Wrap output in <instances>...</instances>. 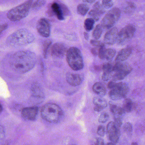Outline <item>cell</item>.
Wrapping results in <instances>:
<instances>
[{"label":"cell","mask_w":145,"mask_h":145,"mask_svg":"<svg viewBox=\"0 0 145 145\" xmlns=\"http://www.w3.org/2000/svg\"><path fill=\"white\" fill-rule=\"evenodd\" d=\"M99 49V47H96L93 48H92L91 49V51L92 53L93 54V55L94 56H96L98 54Z\"/></svg>","instance_id":"f35d334b"},{"label":"cell","mask_w":145,"mask_h":145,"mask_svg":"<svg viewBox=\"0 0 145 145\" xmlns=\"http://www.w3.org/2000/svg\"><path fill=\"white\" fill-rule=\"evenodd\" d=\"M121 15V11L118 8H114L110 10L105 15L101 21L103 29H110L117 22Z\"/></svg>","instance_id":"52a82bcc"},{"label":"cell","mask_w":145,"mask_h":145,"mask_svg":"<svg viewBox=\"0 0 145 145\" xmlns=\"http://www.w3.org/2000/svg\"><path fill=\"white\" fill-rule=\"evenodd\" d=\"M111 112L114 116V118H120L122 119L125 112L121 107L117 106L116 105H110Z\"/></svg>","instance_id":"ffe728a7"},{"label":"cell","mask_w":145,"mask_h":145,"mask_svg":"<svg viewBox=\"0 0 145 145\" xmlns=\"http://www.w3.org/2000/svg\"><path fill=\"white\" fill-rule=\"evenodd\" d=\"M3 111V107L0 104V113L2 112Z\"/></svg>","instance_id":"ee69618b"},{"label":"cell","mask_w":145,"mask_h":145,"mask_svg":"<svg viewBox=\"0 0 145 145\" xmlns=\"http://www.w3.org/2000/svg\"><path fill=\"white\" fill-rule=\"evenodd\" d=\"M51 8L53 13L60 20H64L65 15H67L69 14L67 7L62 3H54L51 6Z\"/></svg>","instance_id":"8fae6325"},{"label":"cell","mask_w":145,"mask_h":145,"mask_svg":"<svg viewBox=\"0 0 145 145\" xmlns=\"http://www.w3.org/2000/svg\"><path fill=\"white\" fill-rule=\"evenodd\" d=\"M120 128L115 122H110L107 125L106 132L108 138L114 144H117L119 141L121 135Z\"/></svg>","instance_id":"30bf717a"},{"label":"cell","mask_w":145,"mask_h":145,"mask_svg":"<svg viewBox=\"0 0 145 145\" xmlns=\"http://www.w3.org/2000/svg\"><path fill=\"white\" fill-rule=\"evenodd\" d=\"M96 0H83L84 2L88 3H93Z\"/></svg>","instance_id":"7bdbcfd3"},{"label":"cell","mask_w":145,"mask_h":145,"mask_svg":"<svg viewBox=\"0 0 145 145\" xmlns=\"http://www.w3.org/2000/svg\"><path fill=\"white\" fill-rule=\"evenodd\" d=\"M97 133L101 137H104L106 134L105 128L104 126L100 125L99 126L97 129Z\"/></svg>","instance_id":"e575fe53"},{"label":"cell","mask_w":145,"mask_h":145,"mask_svg":"<svg viewBox=\"0 0 145 145\" xmlns=\"http://www.w3.org/2000/svg\"><path fill=\"white\" fill-rule=\"evenodd\" d=\"M93 103L94 105V110L98 112L101 111L107 106L106 100L101 97H94L93 99Z\"/></svg>","instance_id":"e0dca14e"},{"label":"cell","mask_w":145,"mask_h":145,"mask_svg":"<svg viewBox=\"0 0 145 145\" xmlns=\"http://www.w3.org/2000/svg\"><path fill=\"white\" fill-rule=\"evenodd\" d=\"M113 65H114L111 63H107L103 65L102 70L104 72L102 76L103 81H108L112 76L113 75L112 69Z\"/></svg>","instance_id":"d6986e66"},{"label":"cell","mask_w":145,"mask_h":145,"mask_svg":"<svg viewBox=\"0 0 145 145\" xmlns=\"http://www.w3.org/2000/svg\"><path fill=\"white\" fill-rule=\"evenodd\" d=\"M5 137V133L2 126L0 125V143L3 140Z\"/></svg>","instance_id":"8d00e7d4"},{"label":"cell","mask_w":145,"mask_h":145,"mask_svg":"<svg viewBox=\"0 0 145 145\" xmlns=\"http://www.w3.org/2000/svg\"><path fill=\"white\" fill-rule=\"evenodd\" d=\"M136 28L133 24H129L123 28L117 35V42L119 45L125 44L127 42L133 38L135 34Z\"/></svg>","instance_id":"9c48e42d"},{"label":"cell","mask_w":145,"mask_h":145,"mask_svg":"<svg viewBox=\"0 0 145 145\" xmlns=\"http://www.w3.org/2000/svg\"><path fill=\"white\" fill-rule=\"evenodd\" d=\"M134 108V103L130 99H126L124 100L123 105V109L124 111L130 112Z\"/></svg>","instance_id":"7402d4cb"},{"label":"cell","mask_w":145,"mask_h":145,"mask_svg":"<svg viewBox=\"0 0 145 145\" xmlns=\"http://www.w3.org/2000/svg\"><path fill=\"white\" fill-rule=\"evenodd\" d=\"M95 145H105L104 140L100 138H98L95 139Z\"/></svg>","instance_id":"74e56055"},{"label":"cell","mask_w":145,"mask_h":145,"mask_svg":"<svg viewBox=\"0 0 145 145\" xmlns=\"http://www.w3.org/2000/svg\"><path fill=\"white\" fill-rule=\"evenodd\" d=\"M38 108L37 107H30L24 108L22 111V117L29 121H34L37 116Z\"/></svg>","instance_id":"9a60e30c"},{"label":"cell","mask_w":145,"mask_h":145,"mask_svg":"<svg viewBox=\"0 0 145 145\" xmlns=\"http://www.w3.org/2000/svg\"><path fill=\"white\" fill-rule=\"evenodd\" d=\"M132 52V48L130 47H127L121 50L115 58L117 62H122L129 57Z\"/></svg>","instance_id":"ac0fdd59"},{"label":"cell","mask_w":145,"mask_h":145,"mask_svg":"<svg viewBox=\"0 0 145 145\" xmlns=\"http://www.w3.org/2000/svg\"><path fill=\"white\" fill-rule=\"evenodd\" d=\"M52 44V41L50 40H47L45 41L43 45V54L44 57L46 58L47 55L48 51Z\"/></svg>","instance_id":"f546056e"},{"label":"cell","mask_w":145,"mask_h":145,"mask_svg":"<svg viewBox=\"0 0 145 145\" xmlns=\"http://www.w3.org/2000/svg\"><path fill=\"white\" fill-rule=\"evenodd\" d=\"M116 51L112 48L106 49L104 55V59L109 60L112 59L115 55Z\"/></svg>","instance_id":"484cf974"},{"label":"cell","mask_w":145,"mask_h":145,"mask_svg":"<svg viewBox=\"0 0 145 145\" xmlns=\"http://www.w3.org/2000/svg\"><path fill=\"white\" fill-rule=\"evenodd\" d=\"M133 70V68L127 63L117 62L113 65L112 79L115 82L123 80Z\"/></svg>","instance_id":"8992f818"},{"label":"cell","mask_w":145,"mask_h":145,"mask_svg":"<svg viewBox=\"0 0 145 145\" xmlns=\"http://www.w3.org/2000/svg\"><path fill=\"white\" fill-rule=\"evenodd\" d=\"M35 37L33 34L27 30L21 29L14 32L7 39V42L14 47L24 46L31 43Z\"/></svg>","instance_id":"3957f363"},{"label":"cell","mask_w":145,"mask_h":145,"mask_svg":"<svg viewBox=\"0 0 145 145\" xmlns=\"http://www.w3.org/2000/svg\"><path fill=\"white\" fill-rule=\"evenodd\" d=\"M89 10V7L85 3L79 4L77 7V12L78 14L84 16L87 13Z\"/></svg>","instance_id":"603a6c76"},{"label":"cell","mask_w":145,"mask_h":145,"mask_svg":"<svg viewBox=\"0 0 145 145\" xmlns=\"http://www.w3.org/2000/svg\"><path fill=\"white\" fill-rule=\"evenodd\" d=\"M118 30L117 27H112L106 33L104 42L108 45H113L117 42Z\"/></svg>","instance_id":"5bb4252c"},{"label":"cell","mask_w":145,"mask_h":145,"mask_svg":"<svg viewBox=\"0 0 145 145\" xmlns=\"http://www.w3.org/2000/svg\"><path fill=\"white\" fill-rule=\"evenodd\" d=\"M67 52L66 46L63 43H56L54 44L51 48V55L57 58L63 57Z\"/></svg>","instance_id":"4fadbf2b"},{"label":"cell","mask_w":145,"mask_h":145,"mask_svg":"<svg viewBox=\"0 0 145 145\" xmlns=\"http://www.w3.org/2000/svg\"><path fill=\"white\" fill-rule=\"evenodd\" d=\"M42 117L47 121L52 123L58 122L64 116V112L58 105L53 103L47 104L41 110Z\"/></svg>","instance_id":"7a4b0ae2"},{"label":"cell","mask_w":145,"mask_h":145,"mask_svg":"<svg viewBox=\"0 0 145 145\" xmlns=\"http://www.w3.org/2000/svg\"><path fill=\"white\" fill-rule=\"evenodd\" d=\"M136 8V6L134 3L128 2L127 3V6L124 9V12L126 13H130L133 12Z\"/></svg>","instance_id":"f1b7e54d"},{"label":"cell","mask_w":145,"mask_h":145,"mask_svg":"<svg viewBox=\"0 0 145 145\" xmlns=\"http://www.w3.org/2000/svg\"><path fill=\"white\" fill-rule=\"evenodd\" d=\"M8 25L7 24H4L0 25V35L2 32L3 31L6 30L7 28Z\"/></svg>","instance_id":"ab89813d"},{"label":"cell","mask_w":145,"mask_h":145,"mask_svg":"<svg viewBox=\"0 0 145 145\" xmlns=\"http://www.w3.org/2000/svg\"><path fill=\"white\" fill-rule=\"evenodd\" d=\"M66 61L69 66L75 71L81 70L84 66L81 51L77 48L72 47L66 53Z\"/></svg>","instance_id":"277c9868"},{"label":"cell","mask_w":145,"mask_h":145,"mask_svg":"<svg viewBox=\"0 0 145 145\" xmlns=\"http://www.w3.org/2000/svg\"><path fill=\"white\" fill-rule=\"evenodd\" d=\"M103 28L101 24H98L94 28L93 33V36L95 40H98L100 38L103 33Z\"/></svg>","instance_id":"cb8c5ba5"},{"label":"cell","mask_w":145,"mask_h":145,"mask_svg":"<svg viewBox=\"0 0 145 145\" xmlns=\"http://www.w3.org/2000/svg\"><path fill=\"white\" fill-rule=\"evenodd\" d=\"M32 2L33 0H28L9 10L7 14L8 18L11 21H17L25 18L31 8Z\"/></svg>","instance_id":"5b68a950"},{"label":"cell","mask_w":145,"mask_h":145,"mask_svg":"<svg viewBox=\"0 0 145 145\" xmlns=\"http://www.w3.org/2000/svg\"><path fill=\"white\" fill-rule=\"evenodd\" d=\"M67 82L72 86H77L80 85L82 81L81 75L76 73H68L66 75Z\"/></svg>","instance_id":"2e32d148"},{"label":"cell","mask_w":145,"mask_h":145,"mask_svg":"<svg viewBox=\"0 0 145 145\" xmlns=\"http://www.w3.org/2000/svg\"><path fill=\"white\" fill-rule=\"evenodd\" d=\"M90 43L93 46L96 47H100L102 46H104V43H102L100 41L96 40H92L90 41Z\"/></svg>","instance_id":"d590c367"},{"label":"cell","mask_w":145,"mask_h":145,"mask_svg":"<svg viewBox=\"0 0 145 145\" xmlns=\"http://www.w3.org/2000/svg\"></svg>","instance_id":"7dc6e473"},{"label":"cell","mask_w":145,"mask_h":145,"mask_svg":"<svg viewBox=\"0 0 145 145\" xmlns=\"http://www.w3.org/2000/svg\"><path fill=\"white\" fill-rule=\"evenodd\" d=\"M45 0H37L34 3H32L31 8L33 10L38 9L45 4Z\"/></svg>","instance_id":"83f0119b"},{"label":"cell","mask_w":145,"mask_h":145,"mask_svg":"<svg viewBox=\"0 0 145 145\" xmlns=\"http://www.w3.org/2000/svg\"><path fill=\"white\" fill-rule=\"evenodd\" d=\"M89 15L95 21H98L100 18V16H101L93 9L89 11Z\"/></svg>","instance_id":"1f68e13d"},{"label":"cell","mask_w":145,"mask_h":145,"mask_svg":"<svg viewBox=\"0 0 145 145\" xmlns=\"http://www.w3.org/2000/svg\"><path fill=\"white\" fill-rule=\"evenodd\" d=\"M93 9L101 16L105 12V8L103 7L102 4L99 2H97L96 3H94L93 7Z\"/></svg>","instance_id":"4316f807"},{"label":"cell","mask_w":145,"mask_h":145,"mask_svg":"<svg viewBox=\"0 0 145 145\" xmlns=\"http://www.w3.org/2000/svg\"><path fill=\"white\" fill-rule=\"evenodd\" d=\"M50 24L46 19L41 18L37 22V29L40 35L43 37H47L50 35Z\"/></svg>","instance_id":"7c38bea8"},{"label":"cell","mask_w":145,"mask_h":145,"mask_svg":"<svg viewBox=\"0 0 145 145\" xmlns=\"http://www.w3.org/2000/svg\"><path fill=\"white\" fill-rule=\"evenodd\" d=\"M109 118V115L108 113L106 112H102L98 118V121L101 123H104L106 122Z\"/></svg>","instance_id":"4dcf8cb0"},{"label":"cell","mask_w":145,"mask_h":145,"mask_svg":"<svg viewBox=\"0 0 145 145\" xmlns=\"http://www.w3.org/2000/svg\"><path fill=\"white\" fill-rule=\"evenodd\" d=\"M93 90L95 93L100 96H104L106 93V89L102 83L96 82L93 87Z\"/></svg>","instance_id":"44dd1931"},{"label":"cell","mask_w":145,"mask_h":145,"mask_svg":"<svg viewBox=\"0 0 145 145\" xmlns=\"http://www.w3.org/2000/svg\"><path fill=\"white\" fill-rule=\"evenodd\" d=\"M115 82H110L108 84V88L110 89L112 88L113 86L115 85Z\"/></svg>","instance_id":"60d3db41"},{"label":"cell","mask_w":145,"mask_h":145,"mask_svg":"<svg viewBox=\"0 0 145 145\" xmlns=\"http://www.w3.org/2000/svg\"><path fill=\"white\" fill-rule=\"evenodd\" d=\"M95 21L92 18H87L84 21V27L87 31H90L93 29Z\"/></svg>","instance_id":"d4e9b609"},{"label":"cell","mask_w":145,"mask_h":145,"mask_svg":"<svg viewBox=\"0 0 145 145\" xmlns=\"http://www.w3.org/2000/svg\"><path fill=\"white\" fill-rule=\"evenodd\" d=\"M102 5L105 8L108 9L113 6V2L112 0H102Z\"/></svg>","instance_id":"836d02e7"},{"label":"cell","mask_w":145,"mask_h":145,"mask_svg":"<svg viewBox=\"0 0 145 145\" xmlns=\"http://www.w3.org/2000/svg\"><path fill=\"white\" fill-rule=\"evenodd\" d=\"M129 90V88L127 84L121 82L115 83L109 92V97L113 100L122 99L126 97Z\"/></svg>","instance_id":"ba28073f"},{"label":"cell","mask_w":145,"mask_h":145,"mask_svg":"<svg viewBox=\"0 0 145 145\" xmlns=\"http://www.w3.org/2000/svg\"><path fill=\"white\" fill-rule=\"evenodd\" d=\"M123 129L127 135H131L133 132V126L130 123H126L123 126Z\"/></svg>","instance_id":"d6a6232c"},{"label":"cell","mask_w":145,"mask_h":145,"mask_svg":"<svg viewBox=\"0 0 145 145\" xmlns=\"http://www.w3.org/2000/svg\"><path fill=\"white\" fill-rule=\"evenodd\" d=\"M36 57L34 53L30 51H21L14 54L10 59L12 69L18 72L30 71L35 66Z\"/></svg>","instance_id":"6da1fadb"},{"label":"cell","mask_w":145,"mask_h":145,"mask_svg":"<svg viewBox=\"0 0 145 145\" xmlns=\"http://www.w3.org/2000/svg\"><path fill=\"white\" fill-rule=\"evenodd\" d=\"M84 37L86 40H88L89 39V35L87 32H85L84 33Z\"/></svg>","instance_id":"b9f144b4"},{"label":"cell","mask_w":145,"mask_h":145,"mask_svg":"<svg viewBox=\"0 0 145 145\" xmlns=\"http://www.w3.org/2000/svg\"><path fill=\"white\" fill-rule=\"evenodd\" d=\"M107 145H115L114 143H112V142H111V143H109L107 144Z\"/></svg>","instance_id":"f6af8a7d"},{"label":"cell","mask_w":145,"mask_h":145,"mask_svg":"<svg viewBox=\"0 0 145 145\" xmlns=\"http://www.w3.org/2000/svg\"><path fill=\"white\" fill-rule=\"evenodd\" d=\"M131 145H138V144L136 142H133V143L131 144Z\"/></svg>","instance_id":"bcb514c9"}]
</instances>
